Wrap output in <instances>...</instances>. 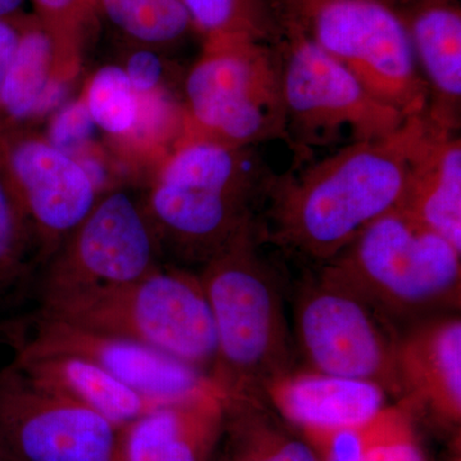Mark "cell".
I'll return each mask as SVG.
<instances>
[{
    "label": "cell",
    "mask_w": 461,
    "mask_h": 461,
    "mask_svg": "<svg viewBox=\"0 0 461 461\" xmlns=\"http://www.w3.org/2000/svg\"><path fill=\"white\" fill-rule=\"evenodd\" d=\"M424 115L387 138L344 145L273 176L258 218L260 241L321 268L369 224L402 208Z\"/></svg>",
    "instance_id": "1"
},
{
    "label": "cell",
    "mask_w": 461,
    "mask_h": 461,
    "mask_svg": "<svg viewBox=\"0 0 461 461\" xmlns=\"http://www.w3.org/2000/svg\"><path fill=\"white\" fill-rule=\"evenodd\" d=\"M258 220L198 273L217 336L211 377L226 399H262L264 384L295 369L277 275L262 256Z\"/></svg>",
    "instance_id": "2"
},
{
    "label": "cell",
    "mask_w": 461,
    "mask_h": 461,
    "mask_svg": "<svg viewBox=\"0 0 461 461\" xmlns=\"http://www.w3.org/2000/svg\"><path fill=\"white\" fill-rule=\"evenodd\" d=\"M318 273L353 290L395 326L460 306L461 251L402 209L369 224Z\"/></svg>",
    "instance_id": "3"
},
{
    "label": "cell",
    "mask_w": 461,
    "mask_h": 461,
    "mask_svg": "<svg viewBox=\"0 0 461 461\" xmlns=\"http://www.w3.org/2000/svg\"><path fill=\"white\" fill-rule=\"evenodd\" d=\"M59 320L131 339L211 375L217 336L198 273L166 263L140 280L36 306Z\"/></svg>",
    "instance_id": "4"
},
{
    "label": "cell",
    "mask_w": 461,
    "mask_h": 461,
    "mask_svg": "<svg viewBox=\"0 0 461 461\" xmlns=\"http://www.w3.org/2000/svg\"><path fill=\"white\" fill-rule=\"evenodd\" d=\"M280 32L273 42L280 67L288 148L303 163L314 148L377 140L408 118L373 96L350 71L318 47L278 5Z\"/></svg>",
    "instance_id": "5"
},
{
    "label": "cell",
    "mask_w": 461,
    "mask_h": 461,
    "mask_svg": "<svg viewBox=\"0 0 461 461\" xmlns=\"http://www.w3.org/2000/svg\"><path fill=\"white\" fill-rule=\"evenodd\" d=\"M184 95L180 141L230 148L275 140L290 145L273 44L241 38L204 41L185 78Z\"/></svg>",
    "instance_id": "6"
},
{
    "label": "cell",
    "mask_w": 461,
    "mask_h": 461,
    "mask_svg": "<svg viewBox=\"0 0 461 461\" xmlns=\"http://www.w3.org/2000/svg\"><path fill=\"white\" fill-rule=\"evenodd\" d=\"M280 5L379 102L406 118L427 113L429 90L393 5L381 0H282Z\"/></svg>",
    "instance_id": "7"
},
{
    "label": "cell",
    "mask_w": 461,
    "mask_h": 461,
    "mask_svg": "<svg viewBox=\"0 0 461 461\" xmlns=\"http://www.w3.org/2000/svg\"><path fill=\"white\" fill-rule=\"evenodd\" d=\"M144 203L109 190L42 267L38 304L140 280L166 264Z\"/></svg>",
    "instance_id": "8"
},
{
    "label": "cell",
    "mask_w": 461,
    "mask_h": 461,
    "mask_svg": "<svg viewBox=\"0 0 461 461\" xmlns=\"http://www.w3.org/2000/svg\"><path fill=\"white\" fill-rule=\"evenodd\" d=\"M296 345L309 369L378 384L400 396V330L353 290L318 273L297 291Z\"/></svg>",
    "instance_id": "9"
},
{
    "label": "cell",
    "mask_w": 461,
    "mask_h": 461,
    "mask_svg": "<svg viewBox=\"0 0 461 461\" xmlns=\"http://www.w3.org/2000/svg\"><path fill=\"white\" fill-rule=\"evenodd\" d=\"M0 335L14 346V354L69 355L89 360L162 405L181 402L211 382L204 372L156 348L38 309L0 321Z\"/></svg>",
    "instance_id": "10"
},
{
    "label": "cell",
    "mask_w": 461,
    "mask_h": 461,
    "mask_svg": "<svg viewBox=\"0 0 461 461\" xmlns=\"http://www.w3.org/2000/svg\"><path fill=\"white\" fill-rule=\"evenodd\" d=\"M0 171L35 239L42 268L102 195L74 157L26 126H0Z\"/></svg>",
    "instance_id": "11"
},
{
    "label": "cell",
    "mask_w": 461,
    "mask_h": 461,
    "mask_svg": "<svg viewBox=\"0 0 461 461\" xmlns=\"http://www.w3.org/2000/svg\"><path fill=\"white\" fill-rule=\"evenodd\" d=\"M120 429L32 381L0 368V446L16 461H114Z\"/></svg>",
    "instance_id": "12"
},
{
    "label": "cell",
    "mask_w": 461,
    "mask_h": 461,
    "mask_svg": "<svg viewBox=\"0 0 461 461\" xmlns=\"http://www.w3.org/2000/svg\"><path fill=\"white\" fill-rule=\"evenodd\" d=\"M264 202L258 194L153 182L142 203L163 256L202 267L258 220Z\"/></svg>",
    "instance_id": "13"
},
{
    "label": "cell",
    "mask_w": 461,
    "mask_h": 461,
    "mask_svg": "<svg viewBox=\"0 0 461 461\" xmlns=\"http://www.w3.org/2000/svg\"><path fill=\"white\" fill-rule=\"evenodd\" d=\"M400 396L446 420L461 414V320L455 313L424 318L400 330L396 346Z\"/></svg>",
    "instance_id": "14"
},
{
    "label": "cell",
    "mask_w": 461,
    "mask_h": 461,
    "mask_svg": "<svg viewBox=\"0 0 461 461\" xmlns=\"http://www.w3.org/2000/svg\"><path fill=\"white\" fill-rule=\"evenodd\" d=\"M223 423L224 396L211 379L120 429L114 461H206Z\"/></svg>",
    "instance_id": "15"
},
{
    "label": "cell",
    "mask_w": 461,
    "mask_h": 461,
    "mask_svg": "<svg viewBox=\"0 0 461 461\" xmlns=\"http://www.w3.org/2000/svg\"><path fill=\"white\" fill-rule=\"evenodd\" d=\"M378 384L324 373L293 371L264 384L262 397L293 423L330 430L366 423L386 406Z\"/></svg>",
    "instance_id": "16"
},
{
    "label": "cell",
    "mask_w": 461,
    "mask_h": 461,
    "mask_svg": "<svg viewBox=\"0 0 461 461\" xmlns=\"http://www.w3.org/2000/svg\"><path fill=\"white\" fill-rule=\"evenodd\" d=\"M429 90L427 117L460 130L461 14L455 0H417L399 11Z\"/></svg>",
    "instance_id": "17"
},
{
    "label": "cell",
    "mask_w": 461,
    "mask_h": 461,
    "mask_svg": "<svg viewBox=\"0 0 461 461\" xmlns=\"http://www.w3.org/2000/svg\"><path fill=\"white\" fill-rule=\"evenodd\" d=\"M461 251V139L459 131L423 123L411 154V180L402 208Z\"/></svg>",
    "instance_id": "18"
},
{
    "label": "cell",
    "mask_w": 461,
    "mask_h": 461,
    "mask_svg": "<svg viewBox=\"0 0 461 461\" xmlns=\"http://www.w3.org/2000/svg\"><path fill=\"white\" fill-rule=\"evenodd\" d=\"M12 363L36 384L86 406L118 429L162 406L81 357L14 354Z\"/></svg>",
    "instance_id": "19"
},
{
    "label": "cell",
    "mask_w": 461,
    "mask_h": 461,
    "mask_svg": "<svg viewBox=\"0 0 461 461\" xmlns=\"http://www.w3.org/2000/svg\"><path fill=\"white\" fill-rule=\"evenodd\" d=\"M20 36L0 91V126H26L54 107L71 81L36 16L18 14Z\"/></svg>",
    "instance_id": "20"
},
{
    "label": "cell",
    "mask_w": 461,
    "mask_h": 461,
    "mask_svg": "<svg viewBox=\"0 0 461 461\" xmlns=\"http://www.w3.org/2000/svg\"><path fill=\"white\" fill-rule=\"evenodd\" d=\"M41 260L32 230L0 171V321L35 297Z\"/></svg>",
    "instance_id": "21"
},
{
    "label": "cell",
    "mask_w": 461,
    "mask_h": 461,
    "mask_svg": "<svg viewBox=\"0 0 461 461\" xmlns=\"http://www.w3.org/2000/svg\"><path fill=\"white\" fill-rule=\"evenodd\" d=\"M98 14L131 47L158 51L177 45L194 29L182 0H99Z\"/></svg>",
    "instance_id": "22"
},
{
    "label": "cell",
    "mask_w": 461,
    "mask_h": 461,
    "mask_svg": "<svg viewBox=\"0 0 461 461\" xmlns=\"http://www.w3.org/2000/svg\"><path fill=\"white\" fill-rule=\"evenodd\" d=\"M194 29L206 41L241 38L273 44L280 32L278 5L266 0H182Z\"/></svg>",
    "instance_id": "23"
},
{
    "label": "cell",
    "mask_w": 461,
    "mask_h": 461,
    "mask_svg": "<svg viewBox=\"0 0 461 461\" xmlns=\"http://www.w3.org/2000/svg\"><path fill=\"white\" fill-rule=\"evenodd\" d=\"M91 120L112 140H129L140 118V96L121 65L99 68L89 80L83 96Z\"/></svg>",
    "instance_id": "24"
},
{
    "label": "cell",
    "mask_w": 461,
    "mask_h": 461,
    "mask_svg": "<svg viewBox=\"0 0 461 461\" xmlns=\"http://www.w3.org/2000/svg\"><path fill=\"white\" fill-rule=\"evenodd\" d=\"M35 16L56 44L60 66L74 78L81 65L85 33L94 17L83 0H32Z\"/></svg>",
    "instance_id": "25"
},
{
    "label": "cell",
    "mask_w": 461,
    "mask_h": 461,
    "mask_svg": "<svg viewBox=\"0 0 461 461\" xmlns=\"http://www.w3.org/2000/svg\"><path fill=\"white\" fill-rule=\"evenodd\" d=\"M95 127L80 98L54 115L47 139L59 150L76 158L85 151Z\"/></svg>",
    "instance_id": "26"
},
{
    "label": "cell",
    "mask_w": 461,
    "mask_h": 461,
    "mask_svg": "<svg viewBox=\"0 0 461 461\" xmlns=\"http://www.w3.org/2000/svg\"><path fill=\"white\" fill-rule=\"evenodd\" d=\"M122 67L139 96L151 95L166 90L163 86L166 66L159 51L132 47L131 53L127 56Z\"/></svg>",
    "instance_id": "27"
},
{
    "label": "cell",
    "mask_w": 461,
    "mask_h": 461,
    "mask_svg": "<svg viewBox=\"0 0 461 461\" xmlns=\"http://www.w3.org/2000/svg\"><path fill=\"white\" fill-rule=\"evenodd\" d=\"M236 461H320L308 445L296 439L272 438L250 447L248 453Z\"/></svg>",
    "instance_id": "28"
},
{
    "label": "cell",
    "mask_w": 461,
    "mask_h": 461,
    "mask_svg": "<svg viewBox=\"0 0 461 461\" xmlns=\"http://www.w3.org/2000/svg\"><path fill=\"white\" fill-rule=\"evenodd\" d=\"M363 461H426L420 448L409 438V430L373 446Z\"/></svg>",
    "instance_id": "29"
},
{
    "label": "cell",
    "mask_w": 461,
    "mask_h": 461,
    "mask_svg": "<svg viewBox=\"0 0 461 461\" xmlns=\"http://www.w3.org/2000/svg\"><path fill=\"white\" fill-rule=\"evenodd\" d=\"M18 14L0 20V91L18 44Z\"/></svg>",
    "instance_id": "30"
},
{
    "label": "cell",
    "mask_w": 461,
    "mask_h": 461,
    "mask_svg": "<svg viewBox=\"0 0 461 461\" xmlns=\"http://www.w3.org/2000/svg\"><path fill=\"white\" fill-rule=\"evenodd\" d=\"M25 0H0V20L20 14L21 5Z\"/></svg>",
    "instance_id": "31"
},
{
    "label": "cell",
    "mask_w": 461,
    "mask_h": 461,
    "mask_svg": "<svg viewBox=\"0 0 461 461\" xmlns=\"http://www.w3.org/2000/svg\"><path fill=\"white\" fill-rule=\"evenodd\" d=\"M85 7H86L87 11L91 16L95 18L98 16V2L99 0H83Z\"/></svg>",
    "instance_id": "32"
},
{
    "label": "cell",
    "mask_w": 461,
    "mask_h": 461,
    "mask_svg": "<svg viewBox=\"0 0 461 461\" xmlns=\"http://www.w3.org/2000/svg\"><path fill=\"white\" fill-rule=\"evenodd\" d=\"M0 461H16L0 446Z\"/></svg>",
    "instance_id": "33"
},
{
    "label": "cell",
    "mask_w": 461,
    "mask_h": 461,
    "mask_svg": "<svg viewBox=\"0 0 461 461\" xmlns=\"http://www.w3.org/2000/svg\"><path fill=\"white\" fill-rule=\"evenodd\" d=\"M381 2L386 3V5H391V3L395 2V0H381Z\"/></svg>",
    "instance_id": "34"
}]
</instances>
